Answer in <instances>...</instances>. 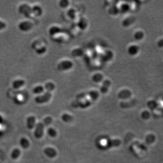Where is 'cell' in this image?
Listing matches in <instances>:
<instances>
[{
  "instance_id": "6da1fadb",
  "label": "cell",
  "mask_w": 163,
  "mask_h": 163,
  "mask_svg": "<svg viewBox=\"0 0 163 163\" xmlns=\"http://www.w3.org/2000/svg\"><path fill=\"white\" fill-rule=\"evenodd\" d=\"M95 100L92 98L84 99L82 101H74L72 102L71 105L74 108H80L85 109L90 107Z\"/></svg>"
},
{
  "instance_id": "7a4b0ae2",
  "label": "cell",
  "mask_w": 163,
  "mask_h": 163,
  "mask_svg": "<svg viewBox=\"0 0 163 163\" xmlns=\"http://www.w3.org/2000/svg\"><path fill=\"white\" fill-rule=\"evenodd\" d=\"M52 94L51 92L46 91L43 94L37 95L35 98L34 100L36 103L38 104H42L47 103L51 99Z\"/></svg>"
},
{
  "instance_id": "3957f363",
  "label": "cell",
  "mask_w": 163,
  "mask_h": 163,
  "mask_svg": "<svg viewBox=\"0 0 163 163\" xmlns=\"http://www.w3.org/2000/svg\"><path fill=\"white\" fill-rule=\"evenodd\" d=\"M31 9V6L27 3H23L19 6L18 10L20 14L28 18L32 17Z\"/></svg>"
},
{
  "instance_id": "277c9868",
  "label": "cell",
  "mask_w": 163,
  "mask_h": 163,
  "mask_svg": "<svg viewBox=\"0 0 163 163\" xmlns=\"http://www.w3.org/2000/svg\"><path fill=\"white\" fill-rule=\"evenodd\" d=\"M87 96H89L91 97V98L96 101L99 97V92L96 91L82 92L81 93L77 94L76 96V97L78 99H82L86 98Z\"/></svg>"
},
{
  "instance_id": "5b68a950",
  "label": "cell",
  "mask_w": 163,
  "mask_h": 163,
  "mask_svg": "<svg viewBox=\"0 0 163 163\" xmlns=\"http://www.w3.org/2000/svg\"><path fill=\"white\" fill-rule=\"evenodd\" d=\"M44 125L42 122H39L36 124L34 131V136L35 138L40 139L42 137L44 133Z\"/></svg>"
},
{
  "instance_id": "8992f818",
  "label": "cell",
  "mask_w": 163,
  "mask_h": 163,
  "mask_svg": "<svg viewBox=\"0 0 163 163\" xmlns=\"http://www.w3.org/2000/svg\"><path fill=\"white\" fill-rule=\"evenodd\" d=\"M34 25L30 21H23L19 24V29L22 32H28L33 27Z\"/></svg>"
},
{
  "instance_id": "52a82bcc",
  "label": "cell",
  "mask_w": 163,
  "mask_h": 163,
  "mask_svg": "<svg viewBox=\"0 0 163 163\" xmlns=\"http://www.w3.org/2000/svg\"><path fill=\"white\" fill-rule=\"evenodd\" d=\"M73 66V63L71 61L64 60L60 62L57 65V68L59 71H63L71 69Z\"/></svg>"
},
{
  "instance_id": "ba28073f",
  "label": "cell",
  "mask_w": 163,
  "mask_h": 163,
  "mask_svg": "<svg viewBox=\"0 0 163 163\" xmlns=\"http://www.w3.org/2000/svg\"><path fill=\"white\" fill-rule=\"evenodd\" d=\"M122 142L119 139H110L106 141L105 146L107 148L117 147L121 145Z\"/></svg>"
},
{
  "instance_id": "9c48e42d",
  "label": "cell",
  "mask_w": 163,
  "mask_h": 163,
  "mask_svg": "<svg viewBox=\"0 0 163 163\" xmlns=\"http://www.w3.org/2000/svg\"><path fill=\"white\" fill-rule=\"evenodd\" d=\"M44 153L48 157L50 158H54L57 155L56 150L51 147L45 148L44 150Z\"/></svg>"
},
{
  "instance_id": "30bf717a",
  "label": "cell",
  "mask_w": 163,
  "mask_h": 163,
  "mask_svg": "<svg viewBox=\"0 0 163 163\" xmlns=\"http://www.w3.org/2000/svg\"><path fill=\"white\" fill-rule=\"evenodd\" d=\"M32 16L39 17H40L42 15L43 10L42 8L40 6L35 5L32 7Z\"/></svg>"
},
{
  "instance_id": "8fae6325",
  "label": "cell",
  "mask_w": 163,
  "mask_h": 163,
  "mask_svg": "<svg viewBox=\"0 0 163 163\" xmlns=\"http://www.w3.org/2000/svg\"><path fill=\"white\" fill-rule=\"evenodd\" d=\"M33 47L36 53L40 55L44 54L47 51L46 47L44 45H40V44H38V42L37 41H36V44H34Z\"/></svg>"
},
{
  "instance_id": "7c38bea8",
  "label": "cell",
  "mask_w": 163,
  "mask_h": 163,
  "mask_svg": "<svg viewBox=\"0 0 163 163\" xmlns=\"http://www.w3.org/2000/svg\"><path fill=\"white\" fill-rule=\"evenodd\" d=\"M36 118L33 116H29L26 119V127L29 130H32L35 128L36 126Z\"/></svg>"
},
{
  "instance_id": "4fadbf2b",
  "label": "cell",
  "mask_w": 163,
  "mask_h": 163,
  "mask_svg": "<svg viewBox=\"0 0 163 163\" xmlns=\"http://www.w3.org/2000/svg\"><path fill=\"white\" fill-rule=\"evenodd\" d=\"M132 92L128 89H124L118 93V97L122 100L129 99L132 96Z\"/></svg>"
},
{
  "instance_id": "5bb4252c",
  "label": "cell",
  "mask_w": 163,
  "mask_h": 163,
  "mask_svg": "<svg viewBox=\"0 0 163 163\" xmlns=\"http://www.w3.org/2000/svg\"><path fill=\"white\" fill-rule=\"evenodd\" d=\"M26 82L24 79H17L14 80L12 83V87L15 89H20L25 85Z\"/></svg>"
},
{
  "instance_id": "9a60e30c",
  "label": "cell",
  "mask_w": 163,
  "mask_h": 163,
  "mask_svg": "<svg viewBox=\"0 0 163 163\" xmlns=\"http://www.w3.org/2000/svg\"><path fill=\"white\" fill-rule=\"evenodd\" d=\"M111 85V82L110 80H106L103 82L102 87L100 88V91L103 94L107 93L109 90V87Z\"/></svg>"
},
{
  "instance_id": "2e32d148",
  "label": "cell",
  "mask_w": 163,
  "mask_h": 163,
  "mask_svg": "<svg viewBox=\"0 0 163 163\" xmlns=\"http://www.w3.org/2000/svg\"><path fill=\"white\" fill-rule=\"evenodd\" d=\"M62 32V30L57 26H52L49 30V34L52 36L56 35Z\"/></svg>"
},
{
  "instance_id": "e0dca14e",
  "label": "cell",
  "mask_w": 163,
  "mask_h": 163,
  "mask_svg": "<svg viewBox=\"0 0 163 163\" xmlns=\"http://www.w3.org/2000/svg\"><path fill=\"white\" fill-rule=\"evenodd\" d=\"M19 143L21 147L24 149H28L30 146V142L27 138L24 137L21 138Z\"/></svg>"
},
{
  "instance_id": "ac0fdd59",
  "label": "cell",
  "mask_w": 163,
  "mask_h": 163,
  "mask_svg": "<svg viewBox=\"0 0 163 163\" xmlns=\"http://www.w3.org/2000/svg\"><path fill=\"white\" fill-rule=\"evenodd\" d=\"M44 91H45V89H44V86L41 85H37L33 89V92L37 95L43 94Z\"/></svg>"
},
{
  "instance_id": "d6986e66",
  "label": "cell",
  "mask_w": 163,
  "mask_h": 163,
  "mask_svg": "<svg viewBox=\"0 0 163 163\" xmlns=\"http://www.w3.org/2000/svg\"><path fill=\"white\" fill-rule=\"evenodd\" d=\"M21 155V151L19 148H14L12 151L11 157L13 160H16L20 157Z\"/></svg>"
},
{
  "instance_id": "ffe728a7",
  "label": "cell",
  "mask_w": 163,
  "mask_h": 163,
  "mask_svg": "<svg viewBox=\"0 0 163 163\" xmlns=\"http://www.w3.org/2000/svg\"><path fill=\"white\" fill-rule=\"evenodd\" d=\"M139 50V47L137 45H133L129 47L128 51L129 54L131 55H136Z\"/></svg>"
},
{
  "instance_id": "44dd1931",
  "label": "cell",
  "mask_w": 163,
  "mask_h": 163,
  "mask_svg": "<svg viewBox=\"0 0 163 163\" xmlns=\"http://www.w3.org/2000/svg\"><path fill=\"white\" fill-rule=\"evenodd\" d=\"M135 18L134 17L130 16L129 17L127 18V19L123 21L122 22V25L124 26L128 27L133 23L135 21Z\"/></svg>"
},
{
  "instance_id": "7402d4cb",
  "label": "cell",
  "mask_w": 163,
  "mask_h": 163,
  "mask_svg": "<svg viewBox=\"0 0 163 163\" xmlns=\"http://www.w3.org/2000/svg\"><path fill=\"white\" fill-rule=\"evenodd\" d=\"M79 27L81 30H84L87 28V20L84 18H82L79 21L78 23Z\"/></svg>"
},
{
  "instance_id": "603a6c76",
  "label": "cell",
  "mask_w": 163,
  "mask_h": 163,
  "mask_svg": "<svg viewBox=\"0 0 163 163\" xmlns=\"http://www.w3.org/2000/svg\"><path fill=\"white\" fill-rule=\"evenodd\" d=\"M134 104V101L133 100H132L131 101H129V102H123L120 103V107L121 108H130V107H132V106H133Z\"/></svg>"
},
{
  "instance_id": "cb8c5ba5",
  "label": "cell",
  "mask_w": 163,
  "mask_h": 163,
  "mask_svg": "<svg viewBox=\"0 0 163 163\" xmlns=\"http://www.w3.org/2000/svg\"><path fill=\"white\" fill-rule=\"evenodd\" d=\"M44 87L46 91L52 92L55 89V85L53 82H48L45 84Z\"/></svg>"
},
{
  "instance_id": "d4e9b609",
  "label": "cell",
  "mask_w": 163,
  "mask_h": 163,
  "mask_svg": "<svg viewBox=\"0 0 163 163\" xmlns=\"http://www.w3.org/2000/svg\"><path fill=\"white\" fill-rule=\"evenodd\" d=\"M62 119L63 122L68 123L72 122L73 120V117L71 115L69 114H67V113H64L62 116Z\"/></svg>"
},
{
  "instance_id": "484cf974",
  "label": "cell",
  "mask_w": 163,
  "mask_h": 163,
  "mask_svg": "<svg viewBox=\"0 0 163 163\" xmlns=\"http://www.w3.org/2000/svg\"><path fill=\"white\" fill-rule=\"evenodd\" d=\"M103 76L101 73H98L94 74L92 77V80L95 82H99L103 80Z\"/></svg>"
},
{
  "instance_id": "4316f807",
  "label": "cell",
  "mask_w": 163,
  "mask_h": 163,
  "mask_svg": "<svg viewBox=\"0 0 163 163\" xmlns=\"http://www.w3.org/2000/svg\"><path fill=\"white\" fill-rule=\"evenodd\" d=\"M47 133L49 137L52 138L55 137L57 135V132L56 130L53 128H49L47 131Z\"/></svg>"
},
{
  "instance_id": "83f0119b",
  "label": "cell",
  "mask_w": 163,
  "mask_h": 163,
  "mask_svg": "<svg viewBox=\"0 0 163 163\" xmlns=\"http://www.w3.org/2000/svg\"><path fill=\"white\" fill-rule=\"evenodd\" d=\"M83 51L80 49H76L72 52V55L74 57L80 56L83 54Z\"/></svg>"
},
{
  "instance_id": "f1b7e54d",
  "label": "cell",
  "mask_w": 163,
  "mask_h": 163,
  "mask_svg": "<svg viewBox=\"0 0 163 163\" xmlns=\"http://www.w3.org/2000/svg\"><path fill=\"white\" fill-rule=\"evenodd\" d=\"M53 122V119L51 117H47L45 118H44L43 120V122H42L43 123L44 125V127H46V126H48L49 125H50V124L52 123Z\"/></svg>"
},
{
  "instance_id": "f546056e",
  "label": "cell",
  "mask_w": 163,
  "mask_h": 163,
  "mask_svg": "<svg viewBox=\"0 0 163 163\" xmlns=\"http://www.w3.org/2000/svg\"><path fill=\"white\" fill-rule=\"evenodd\" d=\"M130 6L128 4H123L120 7V11L123 13H126L130 10Z\"/></svg>"
},
{
  "instance_id": "4dcf8cb0",
  "label": "cell",
  "mask_w": 163,
  "mask_h": 163,
  "mask_svg": "<svg viewBox=\"0 0 163 163\" xmlns=\"http://www.w3.org/2000/svg\"><path fill=\"white\" fill-rule=\"evenodd\" d=\"M144 37V34L143 32L141 31H138L134 35V37L137 40H141Z\"/></svg>"
},
{
  "instance_id": "1f68e13d",
  "label": "cell",
  "mask_w": 163,
  "mask_h": 163,
  "mask_svg": "<svg viewBox=\"0 0 163 163\" xmlns=\"http://www.w3.org/2000/svg\"><path fill=\"white\" fill-rule=\"evenodd\" d=\"M75 13H76V11L74 10L73 9H70L68 11V15L71 19H75Z\"/></svg>"
},
{
  "instance_id": "d6a6232c",
  "label": "cell",
  "mask_w": 163,
  "mask_h": 163,
  "mask_svg": "<svg viewBox=\"0 0 163 163\" xmlns=\"http://www.w3.org/2000/svg\"><path fill=\"white\" fill-rule=\"evenodd\" d=\"M69 5V2L67 0H62L59 2V6L61 8H66Z\"/></svg>"
},
{
  "instance_id": "836d02e7",
  "label": "cell",
  "mask_w": 163,
  "mask_h": 163,
  "mask_svg": "<svg viewBox=\"0 0 163 163\" xmlns=\"http://www.w3.org/2000/svg\"><path fill=\"white\" fill-rule=\"evenodd\" d=\"M109 12L111 14L116 15L118 13L119 10L117 8V7H112L109 10Z\"/></svg>"
},
{
  "instance_id": "e575fe53",
  "label": "cell",
  "mask_w": 163,
  "mask_h": 163,
  "mask_svg": "<svg viewBox=\"0 0 163 163\" xmlns=\"http://www.w3.org/2000/svg\"><path fill=\"white\" fill-rule=\"evenodd\" d=\"M7 27V24L3 21L0 20V31L3 30Z\"/></svg>"
},
{
  "instance_id": "d590c367",
  "label": "cell",
  "mask_w": 163,
  "mask_h": 163,
  "mask_svg": "<svg viewBox=\"0 0 163 163\" xmlns=\"http://www.w3.org/2000/svg\"><path fill=\"white\" fill-rule=\"evenodd\" d=\"M158 45L160 47H163V39L159 40L158 42Z\"/></svg>"
},
{
  "instance_id": "8d00e7d4",
  "label": "cell",
  "mask_w": 163,
  "mask_h": 163,
  "mask_svg": "<svg viewBox=\"0 0 163 163\" xmlns=\"http://www.w3.org/2000/svg\"><path fill=\"white\" fill-rule=\"evenodd\" d=\"M2 116L0 115V123H1L2 122Z\"/></svg>"
},
{
  "instance_id": "74e56055",
  "label": "cell",
  "mask_w": 163,
  "mask_h": 163,
  "mask_svg": "<svg viewBox=\"0 0 163 163\" xmlns=\"http://www.w3.org/2000/svg\"><path fill=\"white\" fill-rule=\"evenodd\" d=\"M0 163H1V162H0Z\"/></svg>"
}]
</instances>
